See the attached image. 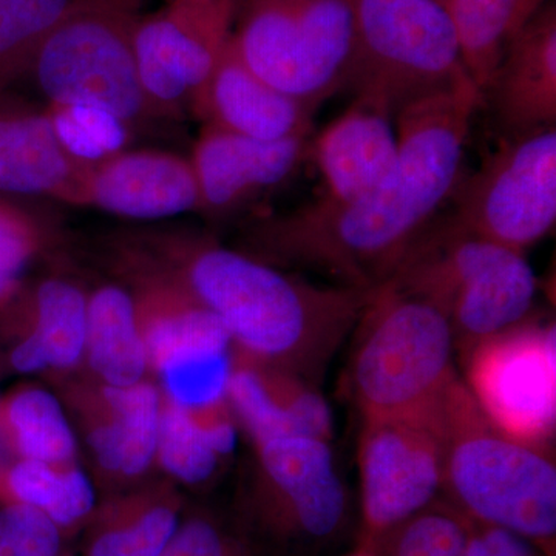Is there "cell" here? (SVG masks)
Listing matches in <instances>:
<instances>
[{"label":"cell","instance_id":"6da1fadb","mask_svg":"<svg viewBox=\"0 0 556 556\" xmlns=\"http://www.w3.org/2000/svg\"><path fill=\"white\" fill-rule=\"evenodd\" d=\"M481 105L471 78L413 102L394 116L396 164L378 188L345 206L313 200L254 219L240 249L278 268L314 270L339 287H382L452 200Z\"/></svg>","mask_w":556,"mask_h":556},{"label":"cell","instance_id":"7a4b0ae2","mask_svg":"<svg viewBox=\"0 0 556 556\" xmlns=\"http://www.w3.org/2000/svg\"><path fill=\"white\" fill-rule=\"evenodd\" d=\"M113 239L169 274L249 357L318 387L372 291L316 285L182 228L126 230Z\"/></svg>","mask_w":556,"mask_h":556},{"label":"cell","instance_id":"3957f363","mask_svg":"<svg viewBox=\"0 0 556 556\" xmlns=\"http://www.w3.org/2000/svg\"><path fill=\"white\" fill-rule=\"evenodd\" d=\"M444 452L442 497L464 517L501 527L556 556V467L551 448L501 433L459 375L431 407Z\"/></svg>","mask_w":556,"mask_h":556},{"label":"cell","instance_id":"277c9868","mask_svg":"<svg viewBox=\"0 0 556 556\" xmlns=\"http://www.w3.org/2000/svg\"><path fill=\"white\" fill-rule=\"evenodd\" d=\"M386 285L433 303L459 357L529 320L538 291L525 252L471 236L445 215L427 226Z\"/></svg>","mask_w":556,"mask_h":556},{"label":"cell","instance_id":"5b68a950","mask_svg":"<svg viewBox=\"0 0 556 556\" xmlns=\"http://www.w3.org/2000/svg\"><path fill=\"white\" fill-rule=\"evenodd\" d=\"M353 332L346 390L364 419L427 412L459 375L447 317L409 292L375 289Z\"/></svg>","mask_w":556,"mask_h":556},{"label":"cell","instance_id":"8992f818","mask_svg":"<svg viewBox=\"0 0 556 556\" xmlns=\"http://www.w3.org/2000/svg\"><path fill=\"white\" fill-rule=\"evenodd\" d=\"M252 450L240 500V532L251 547L318 556L338 543L350 519V500L331 441L285 434L254 442Z\"/></svg>","mask_w":556,"mask_h":556},{"label":"cell","instance_id":"52a82bcc","mask_svg":"<svg viewBox=\"0 0 556 556\" xmlns=\"http://www.w3.org/2000/svg\"><path fill=\"white\" fill-rule=\"evenodd\" d=\"M470 78L448 11L438 0H356L345 89L390 118Z\"/></svg>","mask_w":556,"mask_h":556},{"label":"cell","instance_id":"ba28073f","mask_svg":"<svg viewBox=\"0 0 556 556\" xmlns=\"http://www.w3.org/2000/svg\"><path fill=\"white\" fill-rule=\"evenodd\" d=\"M241 60L314 113L345 89L356 0H230Z\"/></svg>","mask_w":556,"mask_h":556},{"label":"cell","instance_id":"9c48e42d","mask_svg":"<svg viewBox=\"0 0 556 556\" xmlns=\"http://www.w3.org/2000/svg\"><path fill=\"white\" fill-rule=\"evenodd\" d=\"M144 0H76L30 68L47 104L109 110L135 127L152 121L135 64L134 33Z\"/></svg>","mask_w":556,"mask_h":556},{"label":"cell","instance_id":"30bf717a","mask_svg":"<svg viewBox=\"0 0 556 556\" xmlns=\"http://www.w3.org/2000/svg\"><path fill=\"white\" fill-rule=\"evenodd\" d=\"M452 199L456 228L526 254L555 228V126L504 137Z\"/></svg>","mask_w":556,"mask_h":556},{"label":"cell","instance_id":"8fae6325","mask_svg":"<svg viewBox=\"0 0 556 556\" xmlns=\"http://www.w3.org/2000/svg\"><path fill=\"white\" fill-rule=\"evenodd\" d=\"M464 382L482 415L507 437L551 448L556 426L555 328L527 320L463 357Z\"/></svg>","mask_w":556,"mask_h":556},{"label":"cell","instance_id":"7c38bea8","mask_svg":"<svg viewBox=\"0 0 556 556\" xmlns=\"http://www.w3.org/2000/svg\"><path fill=\"white\" fill-rule=\"evenodd\" d=\"M358 473V543H375L442 497L444 452L431 408L417 415L364 419Z\"/></svg>","mask_w":556,"mask_h":556},{"label":"cell","instance_id":"4fadbf2b","mask_svg":"<svg viewBox=\"0 0 556 556\" xmlns=\"http://www.w3.org/2000/svg\"><path fill=\"white\" fill-rule=\"evenodd\" d=\"M230 35V0L166 2L139 17L135 64L153 119L185 115L222 60Z\"/></svg>","mask_w":556,"mask_h":556},{"label":"cell","instance_id":"5bb4252c","mask_svg":"<svg viewBox=\"0 0 556 556\" xmlns=\"http://www.w3.org/2000/svg\"><path fill=\"white\" fill-rule=\"evenodd\" d=\"M51 380L87 450L97 484L112 495L149 479L155 467L161 404L155 380L112 387L80 369Z\"/></svg>","mask_w":556,"mask_h":556},{"label":"cell","instance_id":"9a60e30c","mask_svg":"<svg viewBox=\"0 0 556 556\" xmlns=\"http://www.w3.org/2000/svg\"><path fill=\"white\" fill-rule=\"evenodd\" d=\"M87 289L65 276L24 287L0 311V369L3 376L46 375L51 379L83 368Z\"/></svg>","mask_w":556,"mask_h":556},{"label":"cell","instance_id":"2e32d148","mask_svg":"<svg viewBox=\"0 0 556 556\" xmlns=\"http://www.w3.org/2000/svg\"><path fill=\"white\" fill-rule=\"evenodd\" d=\"M64 203L156 222L199 211L200 190L189 159L167 150L126 149L84 166Z\"/></svg>","mask_w":556,"mask_h":556},{"label":"cell","instance_id":"e0dca14e","mask_svg":"<svg viewBox=\"0 0 556 556\" xmlns=\"http://www.w3.org/2000/svg\"><path fill=\"white\" fill-rule=\"evenodd\" d=\"M309 138L262 141L204 126L190 163L201 214L225 217L266 190L288 181L309 159Z\"/></svg>","mask_w":556,"mask_h":556},{"label":"cell","instance_id":"ac0fdd59","mask_svg":"<svg viewBox=\"0 0 556 556\" xmlns=\"http://www.w3.org/2000/svg\"><path fill=\"white\" fill-rule=\"evenodd\" d=\"M189 110L204 126L262 141L309 138L313 131V110L255 75L241 60L232 35Z\"/></svg>","mask_w":556,"mask_h":556},{"label":"cell","instance_id":"d6986e66","mask_svg":"<svg viewBox=\"0 0 556 556\" xmlns=\"http://www.w3.org/2000/svg\"><path fill=\"white\" fill-rule=\"evenodd\" d=\"M504 137L529 134L556 123V7L546 0L511 40L482 90Z\"/></svg>","mask_w":556,"mask_h":556},{"label":"cell","instance_id":"ffe728a7","mask_svg":"<svg viewBox=\"0 0 556 556\" xmlns=\"http://www.w3.org/2000/svg\"><path fill=\"white\" fill-rule=\"evenodd\" d=\"M228 401L251 444L285 434H308L331 441V409L317 386L237 350Z\"/></svg>","mask_w":556,"mask_h":556},{"label":"cell","instance_id":"44dd1931","mask_svg":"<svg viewBox=\"0 0 556 556\" xmlns=\"http://www.w3.org/2000/svg\"><path fill=\"white\" fill-rule=\"evenodd\" d=\"M309 159L321 177L320 193L314 201L345 206L364 199L396 164L394 119L354 101L311 141Z\"/></svg>","mask_w":556,"mask_h":556},{"label":"cell","instance_id":"7402d4cb","mask_svg":"<svg viewBox=\"0 0 556 556\" xmlns=\"http://www.w3.org/2000/svg\"><path fill=\"white\" fill-rule=\"evenodd\" d=\"M84 166L62 149L47 108L0 93V195L64 203Z\"/></svg>","mask_w":556,"mask_h":556},{"label":"cell","instance_id":"603a6c76","mask_svg":"<svg viewBox=\"0 0 556 556\" xmlns=\"http://www.w3.org/2000/svg\"><path fill=\"white\" fill-rule=\"evenodd\" d=\"M185 514L178 485L167 478L105 495L83 529V556H160Z\"/></svg>","mask_w":556,"mask_h":556},{"label":"cell","instance_id":"cb8c5ba5","mask_svg":"<svg viewBox=\"0 0 556 556\" xmlns=\"http://www.w3.org/2000/svg\"><path fill=\"white\" fill-rule=\"evenodd\" d=\"M239 430L229 409L190 413L161 394L155 467L174 484L206 485L232 457Z\"/></svg>","mask_w":556,"mask_h":556},{"label":"cell","instance_id":"d4e9b609","mask_svg":"<svg viewBox=\"0 0 556 556\" xmlns=\"http://www.w3.org/2000/svg\"><path fill=\"white\" fill-rule=\"evenodd\" d=\"M80 371L112 387H130L150 375L130 292L118 280L87 291V328Z\"/></svg>","mask_w":556,"mask_h":556},{"label":"cell","instance_id":"484cf974","mask_svg":"<svg viewBox=\"0 0 556 556\" xmlns=\"http://www.w3.org/2000/svg\"><path fill=\"white\" fill-rule=\"evenodd\" d=\"M35 459L56 467L79 463V442L60 396L20 383L0 396V460Z\"/></svg>","mask_w":556,"mask_h":556},{"label":"cell","instance_id":"4316f807","mask_svg":"<svg viewBox=\"0 0 556 556\" xmlns=\"http://www.w3.org/2000/svg\"><path fill=\"white\" fill-rule=\"evenodd\" d=\"M0 504L38 508L73 536L83 532L97 507V485L80 464L5 459L0 460Z\"/></svg>","mask_w":556,"mask_h":556},{"label":"cell","instance_id":"83f0119b","mask_svg":"<svg viewBox=\"0 0 556 556\" xmlns=\"http://www.w3.org/2000/svg\"><path fill=\"white\" fill-rule=\"evenodd\" d=\"M544 3L546 0H445L464 65L481 93L511 40Z\"/></svg>","mask_w":556,"mask_h":556},{"label":"cell","instance_id":"f1b7e54d","mask_svg":"<svg viewBox=\"0 0 556 556\" xmlns=\"http://www.w3.org/2000/svg\"><path fill=\"white\" fill-rule=\"evenodd\" d=\"M76 0H0V93L30 73L33 61Z\"/></svg>","mask_w":556,"mask_h":556},{"label":"cell","instance_id":"f546056e","mask_svg":"<svg viewBox=\"0 0 556 556\" xmlns=\"http://www.w3.org/2000/svg\"><path fill=\"white\" fill-rule=\"evenodd\" d=\"M468 532L470 519L439 497L368 546L378 556H466Z\"/></svg>","mask_w":556,"mask_h":556},{"label":"cell","instance_id":"4dcf8cb0","mask_svg":"<svg viewBox=\"0 0 556 556\" xmlns=\"http://www.w3.org/2000/svg\"><path fill=\"white\" fill-rule=\"evenodd\" d=\"M46 108L58 141L76 163L91 166L129 149L134 127L109 110L86 104Z\"/></svg>","mask_w":556,"mask_h":556},{"label":"cell","instance_id":"1f68e13d","mask_svg":"<svg viewBox=\"0 0 556 556\" xmlns=\"http://www.w3.org/2000/svg\"><path fill=\"white\" fill-rule=\"evenodd\" d=\"M53 233L38 215L0 197V311L20 295L31 263L53 247Z\"/></svg>","mask_w":556,"mask_h":556},{"label":"cell","instance_id":"d6a6232c","mask_svg":"<svg viewBox=\"0 0 556 556\" xmlns=\"http://www.w3.org/2000/svg\"><path fill=\"white\" fill-rule=\"evenodd\" d=\"M68 538L38 508L0 504V556H65Z\"/></svg>","mask_w":556,"mask_h":556},{"label":"cell","instance_id":"836d02e7","mask_svg":"<svg viewBox=\"0 0 556 556\" xmlns=\"http://www.w3.org/2000/svg\"><path fill=\"white\" fill-rule=\"evenodd\" d=\"M160 556H252L240 530L204 510L186 511Z\"/></svg>","mask_w":556,"mask_h":556},{"label":"cell","instance_id":"e575fe53","mask_svg":"<svg viewBox=\"0 0 556 556\" xmlns=\"http://www.w3.org/2000/svg\"><path fill=\"white\" fill-rule=\"evenodd\" d=\"M466 556H551L527 538L501 527L470 521Z\"/></svg>","mask_w":556,"mask_h":556},{"label":"cell","instance_id":"d590c367","mask_svg":"<svg viewBox=\"0 0 556 556\" xmlns=\"http://www.w3.org/2000/svg\"><path fill=\"white\" fill-rule=\"evenodd\" d=\"M343 556H378V555H376V552L372 551V547L368 546V544L358 543L357 547L354 548V551H351L350 554H346Z\"/></svg>","mask_w":556,"mask_h":556},{"label":"cell","instance_id":"8d00e7d4","mask_svg":"<svg viewBox=\"0 0 556 556\" xmlns=\"http://www.w3.org/2000/svg\"><path fill=\"white\" fill-rule=\"evenodd\" d=\"M167 2H197V3H206V2H214V0H167Z\"/></svg>","mask_w":556,"mask_h":556},{"label":"cell","instance_id":"74e56055","mask_svg":"<svg viewBox=\"0 0 556 556\" xmlns=\"http://www.w3.org/2000/svg\"><path fill=\"white\" fill-rule=\"evenodd\" d=\"M438 2H441V3H442V5H444V7H445V0H438Z\"/></svg>","mask_w":556,"mask_h":556},{"label":"cell","instance_id":"f35d334b","mask_svg":"<svg viewBox=\"0 0 556 556\" xmlns=\"http://www.w3.org/2000/svg\"><path fill=\"white\" fill-rule=\"evenodd\" d=\"M2 376H3V375H2V371H0V378H2Z\"/></svg>","mask_w":556,"mask_h":556},{"label":"cell","instance_id":"ab89813d","mask_svg":"<svg viewBox=\"0 0 556 556\" xmlns=\"http://www.w3.org/2000/svg\"><path fill=\"white\" fill-rule=\"evenodd\" d=\"M65 556H73V555L67 554V555H65Z\"/></svg>","mask_w":556,"mask_h":556}]
</instances>
